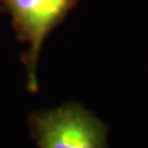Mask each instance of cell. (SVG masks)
<instances>
[{"label":"cell","mask_w":148,"mask_h":148,"mask_svg":"<svg viewBox=\"0 0 148 148\" xmlns=\"http://www.w3.org/2000/svg\"><path fill=\"white\" fill-rule=\"evenodd\" d=\"M29 127L38 148H108L106 125L78 103L36 111Z\"/></svg>","instance_id":"1"},{"label":"cell","mask_w":148,"mask_h":148,"mask_svg":"<svg viewBox=\"0 0 148 148\" xmlns=\"http://www.w3.org/2000/svg\"><path fill=\"white\" fill-rule=\"evenodd\" d=\"M18 34L27 44L25 55L26 82L37 90V63L48 34L64 19L77 0H3Z\"/></svg>","instance_id":"2"}]
</instances>
